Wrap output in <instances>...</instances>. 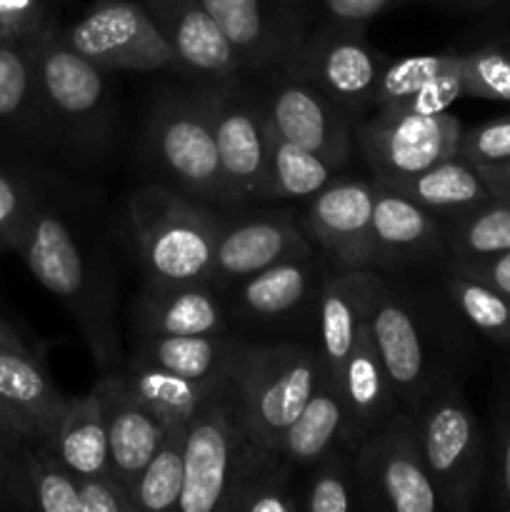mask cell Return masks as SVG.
Instances as JSON below:
<instances>
[{
	"instance_id": "cell-53",
	"label": "cell",
	"mask_w": 510,
	"mask_h": 512,
	"mask_svg": "<svg viewBox=\"0 0 510 512\" xmlns=\"http://www.w3.org/2000/svg\"><path fill=\"white\" fill-rule=\"evenodd\" d=\"M0 498H3V495H0ZM5 500V498H3ZM5 503H8V500H5Z\"/></svg>"
},
{
	"instance_id": "cell-24",
	"label": "cell",
	"mask_w": 510,
	"mask_h": 512,
	"mask_svg": "<svg viewBox=\"0 0 510 512\" xmlns=\"http://www.w3.org/2000/svg\"><path fill=\"white\" fill-rule=\"evenodd\" d=\"M335 383L345 408V443L350 448H355L370 430L383 425L400 408V400L375 345L370 320L340 365Z\"/></svg>"
},
{
	"instance_id": "cell-3",
	"label": "cell",
	"mask_w": 510,
	"mask_h": 512,
	"mask_svg": "<svg viewBox=\"0 0 510 512\" xmlns=\"http://www.w3.org/2000/svg\"><path fill=\"white\" fill-rule=\"evenodd\" d=\"M223 215L163 183L135 190L125 203V228L145 283H213Z\"/></svg>"
},
{
	"instance_id": "cell-6",
	"label": "cell",
	"mask_w": 510,
	"mask_h": 512,
	"mask_svg": "<svg viewBox=\"0 0 510 512\" xmlns=\"http://www.w3.org/2000/svg\"><path fill=\"white\" fill-rule=\"evenodd\" d=\"M323 373L315 345L298 340H248L238 368V398L248 433L258 448L270 453L278 450Z\"/></svg>"
},
{
	"instance_id": "cell-31",
	"label": "cell",
	"mask_w": 510,
	"mask_h": 512,
	"mask_svg": "<svg viewBox=\"0 0 510 512\" xmlns=\"http://www.w3.org/2000/svg\"><path fill=\"white\" fill-rule=\"evenodd\" d=\"M340 175L320 155L290 143L265 118V175L260 203L310 200Z\"/></svg>"
},
{
	"instance_id": "cell-2",
	"label": "cell",
	"mask_w": 510,
	"mask_h": 512,
	"mask_svg": "<svg viewBox=\"0 0 510 512\" xmlns=\"http://www.w3.org/2000/svg\"><path fill=\"white\" fill-rule=\"evenodd\" d=\"M28 45L53 150L80 168L105 163L120 140L118 100L105 70L65 45L50 20Z\"/></svg>"
},
{
	"instance_id": "cell-11",
	"label": "cell",
	"mask_w": 510,
	"mask_h": 512,
	"mask_svg": "<svg viewBox=\"0 0 510 512\" xmlns=\"http://www.w3.org/2000/svg\"><path fill=\"white\" fill-rule=\"evenodd\" d=\"M65 45L105 73L178 70L173 48L138 0H98L83 18L60 30Z\"/></svg>"
},
{
	"instance_id": "cell-22",
	"label": "cell",
	"mask_w": 510,
	"mask_h": 512,
	"mask_svg": "<svg viewBox=\"0 0 510 512\" xmlns=\"http://www.w3.org/2000/svg\"><path fill=\"white\" fill-rule=\"evenodd\" d=\"M178 58L180 73L198 85L220 83L243 73L238 55L203 0H138Z\"/></svg>"
},
{
	"instance_id": "cell-52",
	"label": "cell",
	"mask_w": 510,
	"mask_h": 512,
	"mask_svg": "<svg viewBox=\"0 0 510 512\" xmlns=\"http://www.w3.org/2000/svg\"><path fill=\"white\" fill-rule=\"evenodd\" d=\"M0 508H10V505H8V503H5V500H3V498H0Z\"/></svg>"
},
{
	"instance_id": "cell-18",
	"label": "cell",
	"mask_w": 510,
	"mask_h": 512,
	"mask_svg": "<svg viewBox=\"0 0 510 512\" xmlns=\"http://www.w3.org/2000/svg\"><path fill=\"white\" fill-rule=\"evenodd\" d=\"M373 178H338L305 200L300 225L320 253L343 268H370V228H373Z\"/></svg>"
},
{
	"instance_id": "cell-15",
	"label": "cell",
	"mask_w": 510,
	"mask_h": 512,
	"mask_svg": "<svg viewBox=\"0 0 510 512\" xmlns=\"http://www.w3.org/2000/svg\"><path fill=\"white\" fill-rule=\"evenodd\" d=\"M370 330L400 405L415 410L433 380L448 370L435 358L428 313L415 303V295L385 280L370 315Z\"/></svg>"
},
{
	"instance_id": "cell-36",
	"label": "cell",
	"mask_w": 510,
	"mask_h": 512,
	"mask_svg": "<svg viewBox=\"0 0 510 512\" xmlns=\"http://www.w3.org/2000/svg\"><path fill=\"white\" fill-rule=\"evenodd\" d=\"M443 223L448 258L470 260L510 250V200L490 198Z\"/></svg>"
},
{
	"instance_id": "cell-51",
	"label": "cell",
	"mask_w": 510,
	"mask_h": 512,
	"mask_svg": "<svg viewBox=\"0 0 510 512\" xmlns=\"http://www.w3.org/2000/svg\"><path fill=\"white\" fill-rule=\"evenodd\" d=\"M0 40H20L18 35H15V30L10 28L3 18H0ZM20 43H23V40H20Z\"/></svg>"
},
{
	"instance_id": "cell-39",
	"label": "cell",
	"mask_w": 510,
	"mask_h": 512,
	"mask_svg": "<svg viewBox=\"0 0 510 512\" xmlns=\"http://www.w3.org/2000/svg\"><path fill=\"white\" fill-rule=\"evenodd\" d=\"M463 53H415L388 58L375 90L373 110H395L423 85L458 68Z\"/></svg>"
},
{
	"instance_id": "cell-17",
	"label": "cell",
	"mask_w": 510,
	"mask_h": 512,
	"mask_svg": "<svg viewBox=\"0 0 510 512\" xmlns=\"http://www.w3.org/2000/svg\"><path fill=\"white\" fill-rule=\"evenodd\" d=\"M313 253H318V245L290 210H235V215H223L213 260V283L228 288L270 265Z\"/></svg>"
},
{
	"instance_id": "cell-28",
	"label": "cell",
	"mask_w": 510,
	"mask_h": 512,
	"mask_svg": "<svg viewBox=\"0 0 510 512\" xmlns=\"http://www.w3.org/2000/svg\"><path fill=\"white\" fill-rule=\"evenodd\" d=\"M248 340L225 335H160L135 338L128 358L178 373L198 383H218L230 378L243 360Z\"/></svg>"
},
{
	"instance_id": "cell-50",
	"label": "cell",
	"mask_w": 510,
	"mask_h": 512,
	"mask_svg": "<svg viewBox=\"0 0 510 512\" xmlns=\"http://www.w3.org/2000/svg\"><path fill=\"white\" fill-rule=\"evenodd\" d=\"M0 348H28L23 338L15 333V328H10L3 318H0Z\"/></svg>"
},
{
	"instance_id": "cell-29",
	"label": "cell",
	"mask_w": 510,
	"mask_h": 512,
	"mask_svg": "<svg viewBox=\"0 0 510 512\" xmlns=\"http://www.w3.org/2000/svg\"><path fill=\"white\" fill-rule=\"evenodd\" d=\"M383 185L393 188L403 198L423 205L425 210H430V213H435L443 220L455 218V215L495 198L490 193L488 183L483 180V175H480V170L470 160H465L463 155L440 160V163L430 165V168L420 170V173L388 180Z\"/></svg>"
},
{
	"instance_id": "cell-9",
	"label": "cell",
	"mask_w": 510,
	"mask_h": 512,
	"mask_svg": "<svg viewBox=\"0 0 510 512\" xmlns=\"http://www.w3.org/2000/svg\"><path fill=\"white\" fill-rule=\"evenodd\" d=\"M385 60L388 55L368 43L363 23H333L320 18L305 35L288 68L278 75L313 85L343 113L360 120L373 113Z\"/></svg>"
},
{
	"instance_id": "cell-23",
	"label": "cell",
	"mask_w": 510,
	"mask_h": 512,
	"mask_svg": "<svg viewBox=\"0 0 510 512\" xmlns=\"http://www.w3.org/2000/svg\"><path fill=\"white\" fill-rule=\"evenodd\" d=\"M95 393L103 405L110 465L115 478L130 490L158 450L168 425L130 393L120 370L103 373Z\"/></svg>"
},
{
	"instance_id": "cell-54",
	"label": "cell",
	"mask_w": 510,
	"mask_h": 512,
	"mask_svg": "<svg viewBox=\"0 0 510 512\" xmlns=\"http://www.w3.org/2000/svg\"><path fill=\"white\" fill-rule=\"evenodd\" d=\"M0 413H3V410H0Z\"/></svg>"
},
{
	"instance_id": "cell-14",
	"label": "cell",
	"mask_w": 510,
	"mask_h": 512,
	"mask_svg": "<svg viewBox=\"0 0 510 512\" xmlns=\"http://www.w3.org/2000/svg\"><path fill=\"white\" fill-rule=\"evenodd\" d=\"M325 253L290 258L223 288L235 325L260 330H315L320 283L333 268Z\"/></svg>"
},
{
	"instance_id": "cell-1",
	"label": "cell",
	"mask_w": 510,
	"mask_h": 512,
	"mask_svg": "<svg viewBox=\"0 0 510 512\" xmlns=\"http://www.w3.org/2000/svg\"><path fill=\"white\" fill-rule=\"evenodd\" d=\"M18 255L68 310L100 373L123 370L118 270L88 203L70 185L38 173V200Z\"/></svg>"
},
{
	"instance_id": "cell-33",
	"label": "cell",
	"mask_w": 510,
	"mask_h": 512,
	"mask_svg": "<svg viewBox=\"0 0 510 512\" xmlns=\"http://www.w3.org/2000/svg\"><path fill=\"white\" fill-rule=\"evenodd\" d=\"M123 380L130 393L140 400L148 410H153L165 425L190 423L205 400L210 398L218 383H198V380L183 378L178 373L158 368V365L140 363L135 358H125Z\"/></svg>"
},
{
	"instance_id": "cell-7",
	"label": "cell",
	"mask_w": 510,
	"mask_h": 512,
	"mask_svg": "<svg viewBox=\"0 0 510 512\" xmlns=\"http://www.w3.org/2000/svg\"><path fill=\"white\" fill-rule=\"evenodd\" d=\"M413 413L443 512L470 510L478 500L485 473V445L478 418L453 370H443L433 380Z\"/></svg>"
},
{
	"instance_id": "cell-41",
	"label": "cell",
	"mask_w": 510,
	"mask_h": 512,
	"mask_svg": "<svg viewBox=\"0 0 510 512\" xmlns=\"http://www.w3.org/2000/svg\"><path fill=\"white\" fill-rule=\"evenodd\" d=\"M463 93L468 98L510 103V48L485 45L463 53Z\"/></svg>"
},
{
	"instance_id": "cell-46",
	"label": "cell",
	"mask_w": 510,
	"mask_h": 512,
	"mask_svg": "<svg viewBox=\"0 0 510 512\" xmlns=\"http://www.w3.org/2000/svg\"><path fill=\"white\" fill-rule=\"evenodd\" d=\"M28 438H30V435L25 433V430L20 428L15 420H10L8 415L0 413V480H3V473H5V468H8L10 460H13V455L18 453V448ZM0 495H3V493H0ZM3 498H5V495H3Z\"/></svg>"
},
{
	"instance_id": "cell-32",
	"label": "cell",
	"mask_w": 510,
	"mask_h": 512,
	"mask_svg": "<svg viewBox=\"0 0 510 512\" xmlns=\"http://www.w3.org/2000/svg\"><path fill=\"white\" fill-rule=\"evenodd\" d=\"M50 445L78 478L115 475L113 465H110L103 405H100L95 388L80 398H68Z\"/></svg>"
},
{
	"instance_id": "cell-35",
	"label": "cell",
	"mask_w": 510,
	"mask_h": 512,
	"mask_svg": "<svg viewBox=\"0 0 510 512\" xmlns=\"http://www.w3.org/2000/svg\"><path fill=\"white\" fill-rule=\"evenodd\" d=\"M303 485L298 470L280 453H268L250 468L230 498L228 512H298Z\"/></svg>"
},
{
	"instance_id": "cell-19",
	"label": "cell",
	"mask_w": 510,
	"mask_h": 512,
	"mask_svg": "<svg viewBox=\"0 0 510 512\" xmlns=\"http://www.w3.org/2000/svg\"><path fill=\"white\" fill-rule=\"evenodd\" d=\"M373 188L370 268L385 273V270L445 263L448 240H445L443 218L403 198L378 180H373Z\"/></svg>"
},
{
	"instance_id": "cell-10",
	"label": "cell",
	"mask_w": 510,
	"mask_h": 512,
	"mask_svg": "<svg viewBox=\"0 0 510 512\" xmlns=\"http://www.w3.org/2000/svg\"><path fill=\"white\" fill-rule=\"evenodd\" d=\"M213 125L230 213L260 203L265 175L263 83L240 73L220 83L198 85Z\"/></svg>"
},
{
	"instance_id": "cell-43",
	"label": "cell",
	"mask_w": 510,
	"mask_h": 512,
	"mask_svg": "<svg viewBox=\"0 0 510 512\" xmlns=\"http://www.w3.org/2000/svg\"><path fill=\"white\" fill-rule=\"evenodd\" d=\"M80 500L83 512H135V500L130 490L115 475L100 478H80Z\"/></svg>"
},
{
	"instance_id": "cell-45",
	"label": "cell",
	"mask_w": 510,
	"mask_h": 512,
	"mask_svg": "<svg viewBox=\"0 0 510 512\" xmlns=\"http://www.w3.org/2000/svg\"><path fill=\"white\" fill-rule=\"evenodd\" d=\"M413 3V0H313V8L318 5L320 18L333 20V23H368L398 5Z\"/></svg>"
},
{
	"instance_id": "cell-30",
	"label": "cell",
	"mask_w": 510,
	"mask_h": 512,
	"mask_svg": "<svg viewBox=\"0 0 510 512\" xmlns=\"http://www.w3.org/2000/svg\"><path fill=\"white\" fill-rule=\"evenodd\" d=\"M340 443H345V408L338 383L323 373L315 393L280 440L278 453L295 470H308Z\"/></svg>"
},
{
	"instance_id": "cell-38",
	"label": "cell",
	"mask_w": 510,
	"mask_h": 512,
	"mask_svg": "<svg viewBox=\"0 0 510 512\" xmlns=\"http://www.w3.org/2000/svg\"><path fill=\"white\" fill-rule=\"evenodd\" d=\"M305 512H353L360 510L358 475H355L353 448L340 443L328 455L308 468L303 483Z\"/></svg>"
},
{
	"instance_id": "cell-44",
	"label": "cell",
	"mask_w": 510,
	"mask_h": 512,
	"mask_svg": "<svg viewBox=\"0 0 510 512\" xmlns=\"http://www.w3.org/2000/svg\"><path fill=\"white\" fill-rule=\"evenodd\" d=\"M445 268H453L458 270V273L470 275V278L480 280V283L490 285V288L498 290L500 295L510 298V250L470 260L448 258L445 260Z\"/></svg>"
},
{
	"instance_id": "cell-21",
	"label": "cell",
	"mask_w": 510,
	"mask_h": 512,
	"mask_svg": "<svg viewBox=\"0 0 510 512\" xmlns=\"http://www.w3.org/2000/svg\"><path fill=\"white\" fill-rule=\"evenodd\" d=\"M385 278L375 268L333 265L320 283L315 305V348L330 378H338L360 330L373 315Z\"/></svg>"
},
{
	"instance_id": "cell-12",
	"label": "cell",
	"mask_w": 510,
	"mask_h": 512,
	"mask_svg": "<svg viewBox=\"0 0 510 512\" xmlns=\"http://www.w3.org/2000/svg\"><path fill=\"white\" fill-rule=\"evenodd\" d=\"M243 73L270 78L288 68L315 25L313 0H203Z\"/></svg>"
},
{
	"instance_id": "cell-13",
	"label": "cell",
	"mask_w": 510,
	"mask_h": 512,
	"mask_svg": "<svg viewBox=\"0 0 510 512\" xmlns=\"http://www.w3.org/2000/svg\"><path fill=\"white\" fill-rule=\"evenodd\" d=\"M463 123L453 113H385L373 110L355 123V148L373 180L405 178L460 155Z\"/></svg>"
},
{
	"instance_id": "cell-47",
	"label": "cell",
	"mask_w": 510,
	"mask_h": 512,
	"mask_svg": "<svg viewBox=\"0 0 510 512\" xmlns=\"http://www.w3.org/2000/svg\"><path fill=\"white\" fill-rule=\"evenodd\" d=\"M495 490L505 508H510V423L500 433L498 453H495Z\"/></svg>"
},
{
	"instance_id": "cell-34",
	"label": "cell",
	"mask_w": 510,
	"mask_h": 512,
	"mask_svg": "<svg viewBox=\"0 0 510 512\" xmlns=\"http://www.w3.org/2000/svg\"><path fill=\"white\" fill-rule=\"evenodd\" d=\"M185 438L188 423H170L158 450L130 488L135 508L143 512L178 510L185 485Z\"/></svg>"
},
{
	"instance_id": "cell-20",
	"label": "cell",
	"mask_w": 510,
	"mask_h": 512,
	"mask_svg": "<svg viewBox=\"0 0 510 512\" xmlns=\"http://www.w3.org/2000/svg\"><path fill=\"white\" fill-rule=\"evenodd\" d=\"M133 338L235 333L223 288L215 283H145L130 305Z\"/></svg>"
},
{
	"instance_id": "cell-48",
	"label": "cell",
	"mask_w": 510,
	"mask_h": 512,
	"mask_svg": "<svg viewBox=\"0 0 510 512\" xmlns=\"http://www.w3.org/2000/svg\"><path fill=\"white\" fill-rule=\"evenodd\" d=\"M483 175V180L488 183L490 193L495 198H505L510 200V160L505 163H495V165H475Z\"/></svg>"
},
{
	"instance_id": "cell-42",
	"label": "cell",
	"mask_w": 510,
	"mask_h": 512,
	"mask_svg": "<svg viewBox=\"0 0 510 512\" xmlns=\"http://www.w3.org/2000/svg\"><path fill=\"white\" fill-rule=\"evenodd\" d=\"M460 155L473 165H495L510 160V115L463 130Z\"/></svg>"
},
{
	"instance_id": "cell-8",
	"label": "cell",
	"mask_w": 510,
	"mask_h": 512,
	"mask_svg": "<svg viewBox=\"0 0 510 512\" xmlns=\"http://www.w3.org/2000/svg\"><path fill=\"white\" fill-rule=\"evenodd\" d=\"M360 510L443 512L438 488L420 448L418 420L400 405L353 448Z\"/></svg>"
},
{
	"instance_id": "cell-5",
	"label": "cell",
	"mask_w": 510,
	"mask_h": 512,
	"mask_svg": "<svg viewBox=\"0 0 510 512\" xmlns=\"http://www.w3.org/2000/svg\"><path fill=\"white\" fill-rule=\"evenodd\" d=\"M143 158L158 183L230 213L213 125L198 88L165 90L153 100L143 130Z\"/></svg>"
},
{
	"instance_id": "cell-4",
	"label": "cell",
	"mask_w": 510,
	"mask_h": 512,
	"mask_svg": "<svg viewBox=\"0 0 510 512\" xmlns=\"http://www.w3.org/2000/svg\"><path fill=\"white\" fill-rule=\"evenodd\" d=\"M240 368V365H238ZM270 450L258 448L248 433L238 398V370L210 393L188 423L185 485L180 512H228L240 480ZM278 453V450H275Z\"/></svg>"
},
{
	"instance_id": "cell-16",
	"label": "cell",
	"mask_w": 510,
	"mask_h": 512,
	"mask_svg": "<svg viewBox=\"0 0 510 512\" xmlns=\"http://www.w3.org/2000/svg\"><path fill=\"white\" fill-rule=\"evenodd\" d=\"M263 83V105L268 123L283 138L328 160L343 173L353 163L355 123L348 113L325 98L313 85L290 75H270Z\"/></svg>"
},
{
	"instance_id": "cell-37",
	"label": "cell",
	"mask_w": 510,
	"mask_h": 512,
	"mask_svg": "<svg viewBox=\"0 0 510 512\" xmlns=\"http://www.w3.org/2000/svg\"><path fill=\"white\" fill-rule=\"evenodd\" d=\"M443 290L455 313L475 333L510 345V298L453 268H445Z\"/></svg>"
},
{
	"instance_id": "cell-25",
	"label": "cell",
	"mask_w": 510,
	"mask_h": 512,
	"mask_svg": "<svg viewBox=\"0 0 510 512\" xmlns=\"http://www.w3.org/2000/svg\"><path fill=\"white\" fill-rule=\"evenodd\" d=\"M0 135L35 155L55 153L28 43L0 40Z\"/></svg>"
},
{
	"instance_id": "cell-40",
	"label": "cell",
	"mask_w": 510,
	"mask_h": 512,
	"mask_svg": "<svg viewBox=\"0 0 510 512\" xmlns=\"http://www.w3.org/2000/svg\"><path fill=\"white\" fill-rule=\"evenodd\" d=\"M38 200V170L0 165V250L18 253Z\"/></svg>"
},
{
	"instance_id": "cell-49",
	"label": "cell",
	"mask_w": 510,
	"mask_h": 512,
	"mask_svg": "<svg viewBox=\"0 0 510 512\" xmlns=\"http://www.w3.org/2000/svg\"><path fill=\"white\" fill-rule=\"evenodd\" d=\"M423 3L438 5V8L450 10V13H465V10H478L483 5H490L493 0H423Z\"/></svg>"
},
{
	"instance_id": "cell-26",
	"label": "cell",
	"mask_w": 510,
	"mask_h": 512,
	"mask_svg": "<svg viewBox=\"0 0 510 512\" xmlns=\"http://www.w3.org/2000/svg\"><path fill=\"white\" fill-rule=\"evenodd\" d=\"M68 398L30 348H0V410L30 438L50 443Z\"/></svg>"
},
{
	"instance_id": "cell-27",
	"label": "cell",
	"mask_w": 510,
	"mask_h": 512,
	"mask_svg": "<svg viewBox=\"0 0 510 512\" xmlns=\"http://www.w3.org/2000/svg\"><path fill=\"white\" fill-rule=\"evenodd\" d=\"M10 508L43 512H83L80 478L60 460L53 445L28 438L0 480Z\"/></svg>"
}]
</instances>
